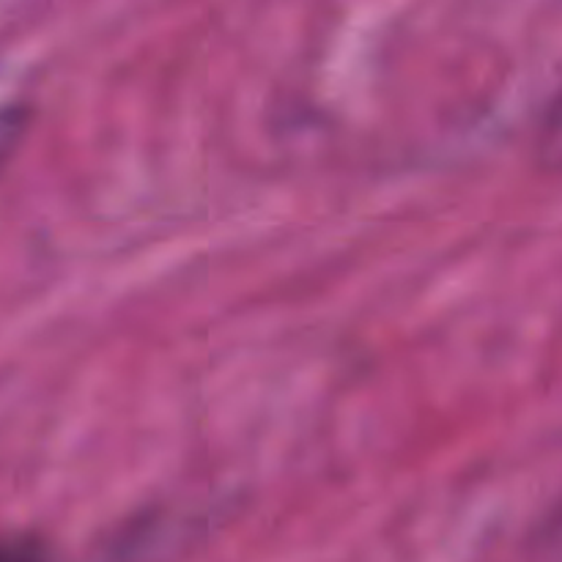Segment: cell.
I'll list each match as a JSON object with an SVG mask.
<instances>
[{"mask_svg": "<svg viewBox=\"0 0 562 562\" xmlns=\"http://www.w3.org/2000/svg\"><path fill=\"white\" fill-rule=\"evenodd\" d=\"M11 132H14V115L11 113H0V151H5V146H9V137Z\"/></svg>", "mask_w": 562, "mask_h": 562, "instance_id": "7a4b0ae2", "label": "cell"}, {"mask_svg": "<svg viewBox=\"0 0 562 562\" xmlns=\"http://www.w3.org/2000/svg\"><path fill=\"white\" fill-rule=\"evenodd\" d=\"M0 562H47V547L31 532L0 538Z\"/></svg>", "mask_w": 562, "mask_h": 562, "instance_id": "6da1fadb", "label": "cell"}]
</instances>
